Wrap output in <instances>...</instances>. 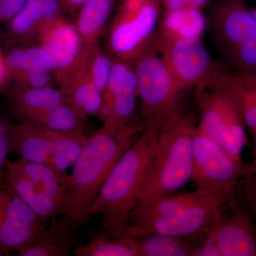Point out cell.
<instances>
[{
	"instance_id": "1",
	"label": "cell",
	"mask_w": 256,
	"mask_h": 256,
	"mask_svg": "<svg viewBox=\"0 0 256 256\" xmlns=\"http://www.w3.org/2000/svg\"><path fill=\"white\" fill-rule=\"evenodd\" d=\"M142 120H132L112 136L101 128L88 138L86 144L72 166L68 215L76 224L87 223L89 210L102 185L124 152L144 131Z\"/></svg>"
},
{
	"instance_id": "2",
	"label": "cell",
	"mask_w": 256,
	"mask_h": 256,
	"mask_svg": "<svg viewBox=\"0 0 256 256\" xmlns=\"http://www.w3.org/2000/svg\"><path fill=\"white\" fill-rule=\"evenodd\" d=\"M156 141L141 133L114 165L89 210L90 217H100L104 230L112 236L128 234Z\"/></svg>"
},
{
	"instance_id": "3",
	"label": "cell",
	"mask_w": 256,
	"mask_h": 256,
	"mask_svg": "<svg viewBox=\"0 0 256 256\" xmlns=\"http://www.w3.org/2000/svg\"><path fill=\"white\" fill-rule=\"evenodd\" d=\"M196 124L182 110L162 130L139 194V202L174 194L191 180L192 140Z\"/></svg>"
},
{
	"instance_id": "4",
	"label": "cell",
	"mask_w": 256,
	"mask_h": 256,
	"mask_svg": "<svg viewBox=\"0 0 256 256\" xmlns=\"http://www.w3.org/2000/svg\"><path fill=\"white\" fill-rule=\"evenodd\" d=\"M210 20L226 66L238 75L256 77V20L246 0H218Z\"/></svg>"
},
{
	"instance_id": "5",
	"label": "cell",
	"mask_w": 256,
	"mask_h": 256,
	"mask_svg": "<svg viewBox=\"0 0 256 256\" xmlns=\"http://www.w3.org/2000/svg\"><path fill=\"white\" fill-rule=\"evenodd\" d=\"M137 79L144 132L158 139L162 130L182 110V92L175 86L156 41L132 63Z\"/></svg>"
},
{
	"instance_id": "6",
	"label": "cell",
	"mask_w": 256,
	"mask_h": 256,
	"mask_svg": "<svg viewBox=\"0 0 256 256\" xmlns=\"http://www.w3.org/2000/svg\"><path fill=\"white\" fill-rule=\"evenodd\" d=\"M201 110L198 129L218 143L239 163L248 144L246 124L242 102L232 88L217 80L195 88Z\"/></svg>"
},
{
	"instance_id": "7",
	"label": "cell",
	"mask_w": 256,
	"mask_h": 256,
	"mask_svg": "<svg viewBox=\"0 0 256 256\" xmlns=\"http://www.w3.org/2000/svg\"><path fill=\"white\" fill-rule=\"evenodd\" d=\"M246 166V163L236 161L196 126L192 140L191 176L196 190L218 206H234Z\"/></svg>"
},
{
	"instance_id": "8",
	"label": "cell",
	"mask_w": 256,
	"mask_h": 256,
	"mask_svg": "<svg viewBox=\"0 0 256 256\" xmlns=\"http://www.w3.org/2000/svg\"><path fill=\"white\" fill-rule=\"evenodd\" d=\"M161 6L160 0H121L108 34L114 58L132 64L156 41Z\"/></svg>"
},
{
	"instance_id": "9",
	"label": "cell",
	"mask_w": 256,
	"mask_h": 256,
	"mask_svg": "<svg viewBox=\"0 0 256 256\" xmlns=\"http://www.w3.org/2000/svg\"><path fill=\"white\" fill-rule=\"evenodd\" d=\"M41 46L50 54L54 72L65 92L86 76L92 48L86 46L76 26L60 16L48 20L40 30Z\"/></svg>"
},
{
	"instance_id": "10",
	"label": "cell",
	"mask_w": 256,
	"mask_h": 256,
	"mask_svg": "<svg viewBox=\"0 0 256 256\" xmlns=\"http://www.w3.org/2000/svg\"><path fill=\"white\" fill-rule=\"evenodd\" d=\"M158 45L173 82L182 94L190 88L208 85L226 66L214 60L202 37L158 40Z\"/></svg>"
},
{
	"instance_id": "11",
	"label": "cell",
	"mask_w": 256,
	"mask_h": 256,
	"mask_svg": "<svg viewBox=\"0 0 256 256\" xmlns=\"http://www.w3.org/2000/svg\"><path fill=\"white\" fill-rule=\"evenodd\" d=\"M220 208L210 201L201 202L166 216L130 226L128 234H156L204 240L223 218Z\"/></svg>"
},
{
	"instance_id": "12",
	"label": "cell",
	"mask_w": 256,
	"mask_h": 256,
	"mask_svg": "<svg viewBox=\"0 0 256 256\" xmlns=\"http://www.w3.org/2000/svg\"><path fill=\"white\" fill-rule=\"evenodd\" d=\"M47 224L3 180L0 184V256L26 246Z\"/></svg>"
},
{
	"instance_id": "13",
	"label": "cell",
	"mask_w": 256,
	"mask_h": 256,
	"mask_svg": "<svg viewBox=\"0 0 256 256\" xmlns=\"http://www.w3.org/2000/svg\"><path fill=\"white\" fill-rule=\"evenodd\" d=\"M232 208L212 230L220 256H256V220L246 206Z\"/></svg>"
},
{
	"instance_id": "14",
	"label": "cell",
	"mask_w": 256,
	"mask_h": 256,
	"mask_svg": "<svg viewBox=\"0 0 256 256\" xmlns=\"http://www.w3.org/2000/svg\"><path fill=\"white\" fill-rule=\"evenodd\" d=\"M138 97L137 79L131 65L124 78L108 84L100 116L102 128L114 136L134 120Z\"/></svg>"
},
{
	"instance_id": "15",
	"label": "cell",
	"mask_w": 256,
	"mask_h": 256,
	"mask_svg": "<svg viewBox=\"0 0 256 256\" xmlns=\"http://www.w3.org/2000/svg\"><path fill=\"white\" fill-rule=\"evenodd\" d=\"M75 223L68 215L52 218L26 246L20 256H67L78 245Z\"/></svg>"
},
{
	"instance_id": "16",
	"label": "cell",
	"mask_w": 256,
	"mask_h": 256,
	"mask_svg": "<svg viewBox=\"0 0 256 256\" xmlns=\"http://www.w3.org/2000/svg\"><path fill=\"white\" fill-rule=\"evenodd\" d=\"M52 130L23 120L15 124L12 152L28 162L50 165L52 160Z\"/></svg>"
},
{
	"instance_id": "17",
	"label": "cell",
	"mask_w": 256,
	"mask_h": 256,
	"mask_svg": "<svg viewBox=\"0 0 256 256\" xmlns=\"http://www.w3.org/2000/svg\"><path fill=\"white\" fill-rule=\"evenodd\" d=\"M3 180L14 190L40 218L45 220L66 215L64 208L38 185L18 171L12 162L6 160Z\"/></svg>"
},
{
	"instance_id": "18",
	"label": "cell",
	"mask_w": 256,
	"mask_h": 256,
	"mask_svg": "<svg viewBox=\"0 0 256 256\" xmlns=\"http://www.w3.org/2000/svg\"><path fill=\"white\" fill-rule=\"evenodd\" d=\"M18 171L38 185L68 214L70 186L69 174L56 170L50 165L28 162L22 160L12 162Z\"/></svg>"
},
{
	"instance_id": "19",
	"label": "cell",
	"mask_w": 256,
	"mask_h": 256,
	"mask_svg": "<svg viewBox=\"0 0 256 256\" xmlns=\"http://www.w3.org/2000/svg\"><path fill=\"white\" fill-rule=\"evenodd\" d=\"M158 30L160 42L172 41L182 38L202 37L206 20L201 9L188 8L164 12Z\"/></svg>"
},
{
	"instance_id": "20",
	"label": "cell",
	"mask_w": 256,
	"mask_h": 256,
	"mask_svg": "<svg viewBox=\"0 0 256 256\" xmlns=\"http://www.w3.org/2000/svg\"><path fill=\"white\" fill-rule=\"evenodd\" d=\"M205 201L210 200L201 192L195 190L188 193L174 194L152 201L138 202L130 217L128 227L146 220L172 214L186 207Z\"/></svg>"
},
{
	"instance_id": "21",
	"label": "cell",
	"mask_w": 256,
	"mask_h": 256,
	"mask_svg": "<svg viewBox=\"0 0 256 256\" xmlns=\"http://www.w3.org/2000/svg\"><path fill=\"white\" fill-rule=\"evenodd\" d=\"M131 236L136 242L138 256H195L205 239L196 240L156 234Z\"/></svg>"
},
{
	"instance_id": "22",
	"label": "cell",
	"mask_w": 256,
	"mask_h": 256,
	"mask_svg": "<svg viewBox=\"0 0 256 256\" xmlns=\"http://www.w3.org/2000/svg\"><path fill=\"white\" fill-rule=\"evenodd\" d=\"M114 1L88 0L79 9L76 26L87 47L96 46V41L110 16Z\"/></svg>"
},
{
	"instance_id": "23",
	"label": "cell",
	"mask_w": 256,
	"mask_h": 256,
	"mask_svg": "<svg viewBox=\"0 0 256 256\" xmlns=\"http://www.w3.org/2000/svg\"><path fill=\"white\" fill-rule=\"evenodd\" d=\"M60 0H28L21 11L12 21V31L15 35L24 36L38 30L52 18L58 16Z\"/></svg>"
},
{
	"instance_id": "24",
	"label": "cell",
	"mask_w": 256,
	"mask_h": 256,
	"mask_svg": "<svg viewBox=\"0 0 256 256\" xmlns=\"http://www.w3.org/2000/svg\"><path fill=\"white\" fill-rule=\"evenodd\" d=\"M14 110L23 120L66 102L63 90L53 87L20 88L15 92Z\"/></svg>"
},
{
	"instance_id": "25",
	"label": "cell",
	"mask_w": 256,
	"mask_h": 256,
	"mask_svg": "<svg viewBox=\"0 0 256 256\" xmlns=\"http://www.w3.org/2000/svg\"><path fill=\"white\" fill-rule=\"evenodd\" d=\"M26 120L56 132H84L86 118L66 101L64 104L32 114Z\"/></svg>"
},
{
	"instance_id": "26",
	"label": "cell",
	"mask_w": 256,
	"mask_h": 256,
	"mask_svg": "<svg viewBox=\"0 0 256 256\" xmlns=\"http://www.w3.org/2000/svg\"><path fill=\"white\" fill-rule=\"evenodd\" d=\"M73 252L77 256H138L131 236H112L106 232L96 234L87 244H78Z\"/></svg>"
},
{
	"instance_id": "27",
	"label": "cell",
	"mask_w": 256,
	"mask_h": 256,
	"mask_svg": "<svg viewBox=\"0 0 256 256\" xmlns=\"http://www.w3.org/2000/svg\"><path fill=\"white\" fill-rule=\"evenodd\" d=\"M53 146L50 166L62 172H67L78 159L86 144L88 138L84 132L52 131Z\"/></svg>"
},
{
	"instance_id": "28",
	"label": "cell",
	"mask_w": 256,
	"mask_h": 256,
	"mask_svg": "<svg viewBox=\"0 0 256 256\" xmlns=\"http://www.w3.org/2000/svg\"><path fill=\"white\" fill-rule=\"evenodd\" d=\"M64 94L69 104L86 118L92 116L100 117L104 106V94L98 90L86 76L72 84Z\"/></svg>"
},
{
	"instance_id": "29",
	"label": "cell",
	"mask_w": 256,
	"mask_h": 256,
	"mask_svg": "<svg viewBox=\"0 0 256 256\" xmlns=\"http://www.w3.org/2000/svg\"><path fill=\"white\" fill-rule=\"evenodd\" d=\"M4 62L6 66L16 74L30 70H41L52 73L54 69L50 54L42 46L11 50Z\"/></svg>"
},
{
	"instance_id": "30",
	"label": "cell",
	"mask_w": 256,
	"mask_h": 256,
	"mask_svg": "<svg viewBox=\"0 0 256 256\" xmlns=\"http://www.w3.org/2000/svg\"><path fill=\"white\" fill-rule=\"evenodd\" d=\"M112 58L100 50L92 48L86 76L102 94L105 92L112 66Z\"/></svg>"
},
{
	"instance_id": "31",
	"label": "cell",
	"mask_w": 256,
	"mask_h": 256,
	"mask_svg": "<svg viewBox=\"0 0 256 256\" xmlns=\"http://www.w3.org/2000/svg\"><path fill=\"white\" fill-rule=\"evenodd\" d=\"M242 178L246 204L256 220V156L252 163L246 164Z\"/></svg>"
},
{
	"instance_id": "32",
	"label": "cell",
	"mask_w": 256,
	"mask_h": 256,
	"mask_svg": "<svg viewBox=\"0 0 256 256\" xmlns=\"http://www.w3.org/2000/svg\"><path fill=\"white\" fill-rule=\"evenodd\" d=\"M14 128L15 124H10L0 114V175L8 160V154L12 152Z\"/></svg>"
},
{
	"instance_id": "33",
	"label": "cell",
	"mask_w": 256,
	"mask_h": 256,
	"mask_svg": "<svg viewBox=\"0 0 256 256\" xmlns=\"http://www.w3.org/2000/svg\"><path fill=\"white\" fill-rule=\"evenodd\" d=\"M21 82V88H41L52 86V77L50 72L30 70L18 74Z\"/></svg>"
},
{
	"instance_id": "34",
	"label": "cell",
	"mask_w": 256,
	"mask_h": 256,
	"mask_svg": "<svg viewBox=\"0 0 256 256\" xmlns=\"http://www.w3.org/2000/svg\"><path fill=\"white\" fill-rule=\"evenodd\" d=\"M28 0H0L2 20H12Z\"/></svg>"
},
{
	"instance_id": "35",
	"label": "cell",
	"mask_w": 256,
	"mask_h": 256,
	"mask_svg": "<svg viewBox=\"0 0 256 256\" xmlns=\"http://www.w3.org/2000/svg\"><path fill=\"white\" fill-rule=\"evenodd\" d=\"M160 1L162 5L164 6V12L172 11V10L182 9V8L190 6L188 0H160Z\"/></svg>"
},
{
	"instance_id": "36",
	"label": "cell",
	"mask_w": 256,
	"mask_h": 256,
	"mask_svg": "<svg viewBox=\"0 0 256 256\" xmlns=\"http://www.w3.org/2000/svg\"><path fill=\"white\" fill-rule=\"evenodd\" d=\"M88 0H60L62 6L70 10H79Z\"/></svg>"
},
{
	"instance_id": "37",
	"label": "cell",
	"mask_w": 256,
	"mask_h": 256,
	"mask_svg": "<svg viewBox=\"0 0 256 256\" xmlns=\"http://www.w3.org/2000/svg\"><path fill=\"white\" fill-rule=\"evenodd\" d=\"M208 2V0H188V5L192 8L201 9L204 5H205Z\"/></svg>"
},
{
	"instance_id": "38",
	"label": "cell",
	"mask_w": 256,
	"mask_h": 256,
	"mask_svg": "<svg viewBox=\"0 0 256 256\" xmlns=\"http://www.w3.org/2000/svg\"><path fill=\"white\" fill-rule=\"evenodd\" d=\"M5 62L2 58L1 56H0V82H2L3 79L5 76V70H6V67H5Z\"/></svg>"
},
{
	"instance_id": "39",
	"label": "cell",
	"mask_w": 256,
	"mask_h": 256,
	"mask_svg": "<svg viewBox=\"0 0 256 256\" xmlns=\"http://www.w3.org/2000/svg\"><path fill=\"white\" fill-rule=\"evenodd\" d=\"M252 14H254V18H255L256 20V8H254V9H252Z\"/></svg>"
},
{
	"instance_id": "40",
	"label": "cell",
	"mask_w": 256,
	"mask_h": 256,
	"mask_svg": "<svg viewBox=\"0 0 256 256\" xmlns=\"http://www.w3.org/2000/svg\"><path fill=\"white\" fill-rule=\"evenodd\" d=\"M0 20H2V16L1 6H0Z\"/></svg>"
}]
</instances>
